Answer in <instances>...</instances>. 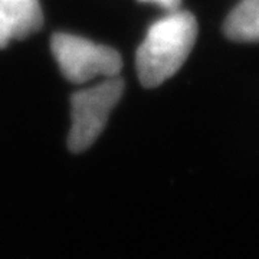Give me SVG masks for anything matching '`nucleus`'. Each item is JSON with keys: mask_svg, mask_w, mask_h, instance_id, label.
I'll return each instance as SVG.
<instances>
[{"mask_svg": "<svg viewBox=\"0 0 259 259\" xmlns=\"http://www.w3.org/2000/svg\"><path fill=\"white\" fill-rule=\"evenodd\" d=\"M139 2H146V3H156L158 6H161L163 9H166L168 13L170 12H176L180 8L182 0H139Z\"/></svg>", "mask_w": 259, "mask_h": 259, "instance_id": "nucleus-6", "label": "nucleus"}, {"mask_svg": "<svg viewBox=\"0 0 259 259\" xmlns=\"http://www.w3.org/2000/svg\"><path fill=\"white\" fill-rule=\"evenodd\" d=\"M10 40V35L6 29V25L3 22V19L0 16V48H5L8 45V42Z\"/></svg>", "mask_w": 259, "mask_h": 259, "instance_id": "nucleus-7", "label": "nucleus"}, {"mask_svg": "<svg viewBox=\"0 0 259 259\" xmlns=\"http://www.w3.org/2000/svg\"><path fill=\"white\" fill-rule=\"evenodd\" d=\"M223 33L233 42H259V0H242L223 22Z\"/></svg>", "mask_w": 259, "mask_h": 259, "instance_id": "nucleus-5", "label": "nucleus"}, {"mask_svg": "<svg viewBox=\"0 0 259 259\" xmlns=\"http://www.w3.org/2000/svg\"><path fill=\"white\" fill-rule=\"evenodd\" d=\"M51 49L69 82L82 83L97 76H118L122 68L121 55L115 49L71 33H55L51 39Z\"/></svg>", "mask_w": 259, "mask_h": 259, "instance_id": "nucleus-3", "label": "nucleus"}, {"mask_svg": "<svg viewBox=\"0 0 259 259\" xmlns=\"http://www.w3.org/2000/svg\"><path fill=\"white\" fill-rule=\"evenodd\" d=\"M0 16L10 39H25L44 25L39 0H0Z\"/></svg>", "mask_w": 259, "mask_h": 259, "instance_id": "nucleus-4", "label": "nucleus"}, {"mask_svg": "<svg viewBox=\"0 0 259 259\" xmlns=\"http://www.w3.org/2000/svg\"><path fill=\"white\" fill-rule=\"evenodd\" d=\"M122 93L124 81L112 76L72 95V127L68 136V147L72 153H82L95 143Z\"/></svg>", "mask_w": 259, "mask_h": 259, "instance_id": "nucleus-2", "label": "nucleus"}, {"mask_svg": "<svg viewBox=\"0 0 259 259\" xmlns=\"http://www.w3.org/2000/svg\"><path fill=\"white\" fill-rule=\"evenodd\" d=\"M197 22L187 10L170 12L153 23L136 54L140 82L156 88L176 74L192 52Z\"/></svg>", "mask_w": 259, "mask_h": 259, "instance_id": "nucleus-1", "label": "nucleus"}]
</instances>
